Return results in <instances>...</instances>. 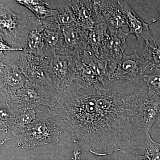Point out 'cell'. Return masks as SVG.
Here are the masks:
<instances>
[{
  "mask_svg": "<svg viewBox=\"0 0 160 160\" xmlns=\"http://www.w3.org/2000/svg\"><path fill=\"white\" fill-rule=\"evenodd\" d=\"M107 86L86 90L73 82L59 92L56 102L46 110L74 139L100 156L126 150L134 142L148 92L146 84L132 90Z\"/></svg>",
  "mask_w": 160,
  "mask_h": 160,
  "instance_id": "cell-1",
  "label": "cell"
},
{
  "mask_svg": "<svg viewBox=\"0 0 160 160\" xmlns=\"http://www.w3.org/2000/svg\"><path fill=\"white\" fill-rule=\"evenodd\" d=\"M38 19L17 1H0V37L12 47L24 48L27 34Z\"/></svg>",
  "mask_w": 160,
  "mask_h": 160,
  "instance_id": "cell-2",
  "label": "cell"
},
{
  "mask_svg": "<svg viewBox=\"0 0 160 160\" xmlns=\"http://www.w3.org/2000/svg\"><path fill=\"white\" fill-rule=\"evenodd\" d=\"M58 95L55 89H48L28 81L8 99L0 100L8 103L17 117L41 105L51 107L57 101Z\"/></svg>",
  "mask_w": 160,
  "mask_h": 160,
  "instance_id": "cell-3",
  "label": "cell"
},
{
  "mask_svg": "<svg viewBox=\"0 0 160 160\" xmlns=\"http://www.w3.org/2000/svg\"><path fill=\"white\" fill-rule=\"evenodd\" d=\"M1 59L16 63L30 82L54 89L49 71V57L35 55L23 50L9 52Z\"/></svg>",
  "mask_w": 160,
  "mask_h": 160,
  "instance_id": "cell-4",
  "label": "cell"
},
{
  "mask_svg": "<svg viewBox=\"0 0 160 160\" xmlns=\"http://www.w3.org/2000/svg\"><path fill=\"white\" fill-rule=\"evenodd\" d=\"M59 126L53 117L37 118L17 139L18 146L28 149L58 143L61 134Z\"/></svg>",
  "mask_w": 160,
  "mask_h": 160,
  "instance_id": "cell-5",
  "label": "cell"
},
{
  "mask_svg": "<svg viewBox=\"0 0 160 160\" xmlns=\"http://www.w3.org/2000/svg\"><path fill=\"white\" fill-rule=\"evenodd\" d=\"M62 36L56 54L74 56L91 49L89 43L90 30L77 24L70 26H61Z\"/></svg>",
  "mask_w": 160,
  "mask_h": 160,
  "instance_id": "cell-6",
  "label": "cell"
},
{
  "mask_svg": "<svg viewBox=\"0 0 160 160\" xmlns=\"http://www.w3.org/2000/svg\"><path fill=\"white\" fill-rule=\"evenodd\" d=\"M49 71L54 89L62 91L75 79L76 63L72 56L55 54L49 57Z\"/></svg>",
  "mask_w": 160,
  "mask_h": 160,
  "instance_id": "cell-7",
  "label": "cell"
},
{
  "mask_svg": "<svg viewBox=\"0 0 160 160\" xmlns=\"http://www.w3.org/2000/svg\"><path fill=\"white\" fill-rule=\"evenodd\" d=\"M149 66L145 59L140 56L136 50L132 54L124 53L112 75L110 82L116 80H125L137 83L143 79Z\"/></svg>",
  "mask_w": 160,
  "mask_h": 160,
  "instance_id": "cell-8",
  "label": "cell"
},
{
  "mask_svg": "<svg viewBox=\"0 0 160 160\" xmlns=\"http://www.w3.org/2000/svg\"><path fill=\"white\" fill-rule=\"evenodd\" d=\"M0 60V99L6 100L25 86L28 80L16 63Z\"/></svg>",
  "mask_w": 160,
  "mask_h": 160,
  "instance_id": "cell-9",
  "label": "cell"
},
{
  "mask_svg": "<svg viewBox=\"0 0 160 160\" xmlns=\"http://www.w3.org/2000/svg\"><path fill=\"white\" fill-rule=\"evenodd\" d=\"M108 38L100 52L99 58L104 59L107 62L111 82L112 75L118 63L122 58L124 51L127 47L126 39L129 34L123 30L108 31Z\"/></svg>",
  "mask_w": 160,
  "mask_h": 160,
  "instance_id": "cell-10",
  "label": "cell"
},
{
  "mask_svg": "<svg viewBox=\"0 0 160 160\" xmlns=\"http://www.w3.org/2000/svg\"><path fill=\"white\" fill-rule=\"evenodd\" d=\"M120 10L126 19L129 34H132L137 39L139 46L142 50L147 41L152 37L149 31V26L157 22V19L146 23L133 10L125 1H118Z\"/></svg>",
  "mask_w": 160,
  "mask_h": 160,
  "instance_id": "cell-11",
  "label": "cell"
},
{
  "mask_svg": "<svg viewBox=\"0 0 160 160\" xmlns=\"http://www.w3.org/2000/svg\"><path fill=\"white\" fill-rule=\"evenodd\" d=\"M61 25L53 17L49 20H41L40 29L44 44V57L56 54L62 36Z\"/></svg>",
  "mask_w": 160,
  "mask_h": 160,
  "instance_id": "cell-12",
  "label": "cell"
},
{
  "mask_svg": "<svg viewBox=\"0 0 160 160\" xmlns=\"http://www.w3.org/2000/svg\"><path fill=\"white\" fill-rule=\"evenodd\" d=\"M94 1L107 23L108 31L123 30L128 27L118 1Z\"/></svg>",
  "mask_w": 160,
  "mask_h": 160,
  "instance_id": "cell-13",
  "label": "cell"
},
{
  "mask_svg": "<svg viewBox=\"0 0 160 160\" xmlns=\"http://www.w3.org/2000/svg\"><path fill=\"white\" fill-rule=\"evenodd\" d=\"M74 13L77 24L90 30L96 23L94 1H69Z\"/></svg>",
  "mask_w": 160,
  "mask_h": 160,
  "instance_id": "cell-14",
  "label": "cell"
},
{
  "mask_svg": "<svg viewBox=\"0 0 160 160\" xmlns=\"http://www.w3.org/2000/svg\"><path fill=\"white\" fill-rule=\"evenodd\" d=\"M160 117V96H146L140 130L149 133Z\"/></svg>",
  "mask_w": 160,
  "mask_h": 160,
  "instance_id": "cell-15",
  "label": "cell"
},
{
  "mask_svg": "<svg viewBox=\"0 0 160 160\" xmlns=\"http://www.w3.org/2000/svg\"><path fill=\"white\" fill-rule=\"evenodd\" d=\"M108 36V26L104 18L99 20L89 32V45L98 58L99 57L100 52L106 43Z\"/></svg>",
  "mask_w": 160,
  "mask_h": 160,
  "instance_id": "cell-16",
  "label": "cell"
},
{
  "mask_svg": "<svg viewBox=\"0 0 160 160\" xmlns=\"http://www.w3.org/2000/svg\"><path fill=\"white\" fill-rule=\"evenodd\" d=\"M41 20L38 19L27 34L24 50L29 53L44 57V44L40 29Z\"/></svg>",
  "mask_w": 160,
  "mask_h": 160,
  "instance_id": "cell-17",
  "label": "cell"
},
{
  "mask_svg": "<svg viewBox=\"0 0 160 160\" xmlns=\"http://www.w3.org/2000/svg\"><path fill=\"white\" fill-rule=\"evenodd\" d=\"M46 1L48 2V7L58 10V14L53 18L61 26H70L77 24L69 1Z\"/></svg>",
  "mask_w": 160,
  "mask_h": 160,
  "instance_id": "cell-18",
  "label": "cell"
},
{
  "mask_svg": "<svg viewBox=\"0 0 160 160\" xmlns=\"http://www.w3.org/2000/svg\"><path fill=\"white\" fill-rule=\"evenodd\" d=\"M142 52L149 70L160 69V40L150 38L144 45Z\"/></svg>",
  "mask_w": 160,
  "mask_h": 160,
  "instance_id": "cell-19",
  "label": "cell"
},
{
  "mask_svg": "<svg viewBox=\"0 0 160 160\" xmlns=\"http://www.w3.org/2000/svg\"><path fill=\"white\" fill-rule=\"evenodd\" d=\"M36 116L37 112L35 109L23 112L18 116L12 127L8 140L12 139L16 140L25 129L36 120Z\"/></svg>",
  "mask_w": 160,
  "mask_h": 160,
  "instance_id": "cell-20",
  "label": "cell"
},
{
  "mask_svg": "<svg viewBox=\"0 0 160 160\" xmlns=\"http://www.w3.org/2000/svg\"><path fill=\"white\" fill-rule=\"evenodd\" d=\"M16 117V114L9 106V104L4 101L0 100L1 135H8L9 136L12 127L13 126Z\"/></svg>",
  "mask_w": 160,
  "mask_h": 160,
  "instance_id": "cell-21",
  "label": "cell"
},
{
  "mask_svg": "<svg viewBox=\"0 0 160 160\" xmlns=\"http://www.w3.org/2000/svg\"><path fill=\"white\" fill-rule=\"evenodd\" d=\"M143 80L148 89L147 96H160V69H155L151 74H146Z\"/></svg>",
  "mask_w": 160,
  "mask_h": 160,
  "instance_id": "cell-22",
  "label": "cell"
},
{
  "mask_svg": "<svg viewBox=\"0 0 160 160\" xmlns=\"http://www.w3.org/2000/svg\"><path fill=\"white\" fill-rule=\"evenodd\" d=\"M48 2L44 1V3L40 5L32 7H29L28 9L35 15L38 19L46 20L47 18L53 17L57 16L58 12L57 10L50 9L47 6Z\"/></svg>",
  "mask_w": 160,
  "mask_h": 160,
  "instance_id": "cell-23",
  "label": "cell"
},
{
  "mask_svg": "<svg viewBox=\"0 0 160 160\" xmlns=\"http://www.w3.org/2000/svg\"><path fill=\"white\" fill-rule=\"evenodd\" d=\"M146 153L150 160H160V143L155 141L149 133H146Z\"/></svg>",
  "mask_w": 160,
  "mask_h": 160,
  "instance_id": "cell-24",
  "label": "cell"
},
{
  "mask_svg": "<svg viewBox=\"0 0 160 160\" xmlns=\"http://www.w3.org/2000/svg\"><path fill=\"white\" fill-rule=\"evenodd\" d=\"M88 149L78 141L74 140V148L71 160H87Z\"/></svg>",
  "mask_w": 160,
  "mask_h": 160,
  "instance_id": "cell-25",
  "label": "cell"
},
{
  "mask_svg": "<svg viewBox=\"0 0 160 160\" xmlns=\"http://www.w3.org/2000/svg\"><path fill=\"white\" fill-rule=\"evenodd\" d=\"M22 48H15L10 46L0 37V59L2 58L6 54L13 51H23Z\"/></svg>",
  "mask_w": 160,
  "mask_h": 160,
  "instance_id": "cell-26",
  "label": "cell"
},
{
  "mask_svg": "<svg viewBox=\"0 0 160 160\" xmlns=\"http://www.w3.org/2000/svg\"><path fill=\"white\" fill-rule=\"evenodd\" d=\"M120 152L126 155L129 160H150L146 153L141 155L137 153H133L127 150H122Z\"/></svg>",
  "mask_w": 160,
  "mask_h": 160,
  "instance_id": "cell-27",
  "label": "cell"
},
{
  "mask_svg": "<svg viewBox=\"0 0 160 160\" xmlns=\"http://www.w3.org/2000/svg\"><path fill=\"white\" fill-rule=\"evenodd\" d=\"M17 2L27 8L32 7L44 3V1L41 0H17Z\"/></svg>",
  "mask_w": 160,
  "mask_h": 160,
  "instance_id": "cell-28",
  "label": "cell"
},
{
  "mask_svg": "<svg viewBox=\"0 0 160 160\" xmlns=\"http://www.w3.org/2000/svg\"><path fill=\"white\" fill-rule=\"evenodd\" d=\"M157 124V129L158 130L159 132L160 133V117L158 119L157 122L156 123Z\"/></svg>",
  "mask_w": 160,
  "mask_h": 160,
  "instance_id": "cell-29",
  "label": "cell"
},
{
  "mask_svg": "<svg viewBox=\"0 0 160 160\" xmlns=\"http://www.w3.org/2000/svg\"><path fill=\"white\" fill-rule=\"evenodd\" d=\"M157 21H158V20H160V15L159 17L158 18H157Z\"/></svg>",
  "mask_w": 160,
  "mask_h": 160,
  "instance_id": "cell-30",
  "label": "cell"
}]
</instances>
